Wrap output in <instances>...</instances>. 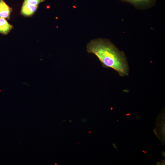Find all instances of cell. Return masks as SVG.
<instances>
[{
	"label": "cell",
	"mask_w": 165,
	"mask_h": 165,
	"mask_svg": "<svg viewBox=\"0 0 165 165\" xmlns=\"http://www.w3.org/2000/svg\"><path fill=\"white\" fill-rule=\"evenodd\" d=\"M12 8L3 0H0V18L9 19Z\"/></svg>",
	"instance_id": "obj_2"
},
{
	"label": "cell",
	"mask_w": 165,
	"mask_h": 165,
	"mask_svg": "<svg viewBox=\"0 0 165 165\" xmlns=\"http://www.w3.org/2000/svg\"><path fill=\"white\" fill-rule=\"evenodd\" d=\"M13 28L5 19L0 18V33L7 35Z\"/></svg>",
	"instance_id": "obj_5"
},
{
	"label": "cell",
	"mask_w": 165,
	"mask_h": 165,
	"mask_svg": "<svg viewBox=\"0 0 165 165\" xmlns=\"http://www.w3.org/2000/svg\"><path fill=\"white\" fill-rule=\"evenodd\" d=\"M45 0H24V1L31 5L38 6L39 4Z\"/></svg>",
	"instance_id": "obj_6"
},
{
	"label": "cell",
	"mask_w": 165,
	"mask_h": 165,
	"mask_svg": "<svg viewBox=\"0 0 165 165\" xmlns=\"http://www.w3.org/2000/svg\"><path fill=\"white\" fill-rule=\"evenodd\" d=\"M142 152H143L144 153H145V154L146 153V152H145V151L144 150H142Z\"/></svg>",
	"instance_id": "obj_12"
},
{
	"label": "cell",
	"mask_w": 165,
	"mask_h": 165,
	"mask_svg": "<svg viewBox=\"0 0 165 165\" xmlns=\"http://www.w3.org/2000/svg\"><path fill=\"white\" fill-rule=\"evenodd\" d=\"M38 6L29 4L24 1L21 10V13L26 16L32 15L36 11Z\"/></svg>",
	"instance_id": "obj_4"
},
{
	"label": "cell",
	"mask_w": 165,
	"mask_h": 165,
	"mask_svg": "<svg viewBox=\"0 0 165 165\" xmlns=\"http://www.w3.org/2000/svg\"><path fill=\"white\" fill-rule=\"evenodd\" d=\"M112 145H113L114 148L116 149H117V146L116 145L115 143H113Z\"/></svg>",
	"instance_id": "obj_10"
},
{
	"label": "cell",
	"mask_w": 165,
	"mask_h": 165,
	"mask_svg": "<svg viewBox=\"0 0 165 165\" xmlns=\"http://www.w3.org/2000/svg\"><path fill=\"white\" fill-rule=\"evenodd\" d=\"M124 2L130 3L137 7L144 8L150 6L154 0H121Z\"/></svg>",
	"instance_id": "obj_3"
},
{
	"label": "cell",
	"mask_w": 165,
	"mask_h": 165,
	"mask_svg": "<svg viewBox=\"0 0 165 165\" xmlns=\"http://www.w3.org/2000/svg\"><path fill=\"white\" fill-rule=\"evenodd\" d=\"M161 163L160 162V161H157L156 163V164L157 165H161Z\"/></svg>",
	"instance_id": "obj_11"
},
{
	"label": "cell",
	"mask_w": 165,
	"mask_h": 165,
	"mask_svg": "<svg viewBox=\"0 0 165 165\" xmlns=\"http://www.w3.org/2000/svg\"><path fill=\"white\" fill-rule=\"evenodd\" d=\"M161 165H165V160H161Z\"/></svg>",
	"instance_id": "obj_8"
},
{
	"label": "cell",
	"mask_w": 165,
	"mask_h": 165,
	"mask_svg": "<svg viewBox=\"0 0 165 165\" xmlns=\"http://www.w3.org/2000/svg\"><path fill=\"white\" fill-rule=\"evenodd\" d=\"M91 132V131H89V132H88V133H90Z\"/></svg>",
	"instance_id": "obj_14"
},
{
	"label": "cell",
	"mask_w": 165,
	"mask_h": 165,
	"mask_svg": "<svg viewBox=\"0 0 165 165\" xmlns=\"http://www.w3.org/2000/svg\"><path fill=\"white\" fill-rule=\"evenodd\" d=\"M153 132H154V133L155 134L157 137L159 139H160L159 137V135H158V133H157V132H156V128H155L153 129Z\"/></svg>",
	"instance_id": "obj_7"
},
{
	"label": "cell",
	"mask_w": 165,
	"mask_h": 165,
	"mask_svg": "<svg viewBox=\"0 0 165 165\" xmlns=\"http://www.w3.org/2000/svg\"><path fill=\"white\" fill-rule=\"evenodd\" d=\"M162 155L163 157H165V152L162 151Z\"/></svg>",
	"instance_id": "obj_9"
},
{
	"label": "cell",
	"mask_w": 165,
	"mask_h": 165,
	"mask_svg": "<svg viewBox=\"0 0 165 165\" xmlns=\"http://www.w3.org/2000/svg\"><path fill=\"white\" fill-rule=\"evenodd\" d=\"M126 115H127V116H130V114H126Z\"/></svg>",
	"instance_id": "obj_13"
},
{
	"label": "cell",
	"mask_w": 165,
	"mask_h": 165,
	"mask_svg": "<svg viewBox=\"0 0 165 165\" xmlns=\"http://www.w3.org/2000/svg\"><path fill=\"white\" fill-rule=\"evenodd\" d=\"M87 52L95 55L105 68H110L119 75H128L129 67L124 53L109 40L98 38L90 41L86 46Z\"/></svg>",
	"instance_id": "obj_1"
}]
</instances>
